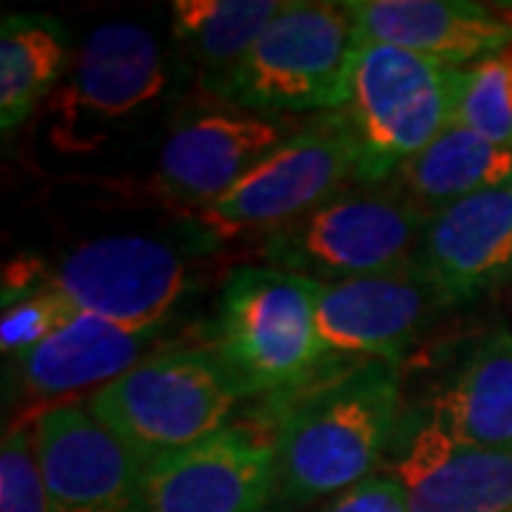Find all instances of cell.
I'll use <instances>...</instances> for the list:
<instances>
[{"mask_svg": "<svg viewBox=\"0 0 512 512\" xmlns=\"http://www.w3.org/2000/svg\"><path fill=\"white\" fill-rule=\"evenodd\" d=\"M265 419L274 427V510L330 501L387 461L399 433V365L356 359L313 370L305 382L274 393Z\"/></svg>", "mask_w": 512, "mask_h": 512, "instance_id": "1", "label": "cell"}, {"mask_svg": "<svg viewBox=\"0 0 512 512\" xmlns=\"http://www.w3.org/2000/svg\"><path fill=\"white\" fill-rule=\"evenodd\" d=\"M242 399V387L217 350L168 348L86 396V407L151 467L217 436Z\"/></svg>", "mask_w": 512, "mask_h": 512, "instance_id": "2", "label": "cell"}, {"mask_svg": "<svg viewBox=\"0 0 512 512\" xmlns=\"http://www.w3.org/2000/svg\"><path fill=\"white\" fill-rule=\"evenodd\" d=\"M359 46L348 3L285 0L217 100L262 117L345 109Z\"/></svg>", "mask_w": 512, "mask_h": 512, "instance_id": "3", "label": "cell"}, {"mask_svg": "<svg viewBox=\"0 0 512 512\" xmlns=\"http://www.w3.org/2000/svg\"><path fill=\"white\" fill-rule=\"evenodd\" d=\"M43 285L77 316H97L123 328H163L191 288L188 256L163 237L114 234L83 242L55 265L12 262L3 291Z\"/></svg>", "mask_w": 512, "mask_h": 512, "instance_id": "4", "label": "cell"}, {"mask_svg": "<svg viewBox=\"0 0 512 512\" xmlns=\"http://www.w3.org/2000/svg\"><path fill=\"white\" fill-rule=\"evenodd\" d=\"M316 291L319 285L271 265H239L225 279L211 348L245 399L282 393L322 365Z\"/></svg>", "mask_w": 512, "mask_h": 512, "instance_id": "5", "label": "cell"}, {"mask_svg": "<svg viewBox=\"0 0 512 512\" xmlns=\"http://www.w3.org/2000/svg\"><path fill=\"white\" fill-rule=\"evenodd\" d=\"M427 220L387 183L350 185L305 217L265 234L259 256L262 265L322 288L410 262Z\"/></svg>", "mask_w": 512, "mask_h": 512, "instance_id": "6", "label": "cell"}, {"mask_svg": "<svg viewBox=\"0 0 512 512\" xmlns=\"http://www.w3.org/2000/svg\"><path fill=\"white\" fill-rule=\"evenodd\" d=\"M453 69L384 43H362L350 74L348 120L359 185H384L450 123Z\"/></svg>", "mask_w": 512, "mask_h": 512, "instance_id": "7", "label": "cell"}, {"mask_svg": "<svg viewBox=\"0 0 512 512\" xmlns=\"http://www.w3.org/2000/svg\"><path fill=\"white\" fill-rule=\"evenodd\" d=\"M350 185H359L356 148L339 109L296 128L225 197L197 211V222L211 239L271 234Z\"/></svg>", "mask_w": 512, "mask_h": 512, "instance_id": "8", "label": "cell"}, {"mask_svg": "<svg viewBox=\"0 0 512 512\" xmlns=\"http://www.w3.org/2000/svg\"><path fill=\"white\" fill-rule=\"evenodd\" d=\"M274 495V427L256 416L154 461L143 512H268Z\"/></svg>", "mask_w": 512, "mask_h": 512, "instance_id": "9", "label": "cell"}, {"mask_svg": "<svg viewBox=\"0 0 512 512\" xmlns=\"http://www.w3.org/2000/svg\"><path fill=\"white\" fill-rule=\"evenodd\" d=\"M32 413L49 510L143 512L148 467L86 404H43Z\"/></svg>", "mask_w": 512, "mask_h": 512, "instance_id": "10", "label": "cell"}, {"mask_svg": "<svg viewBox=\"0 0 512 512\" xmlns=\"http://www.w3.org/2000/svg\"><path fill=\"white\" fill-rule=\"evenodd\" d=\"M447 308L453 305L410 259L393 271L322 285L316 330L325 356L399 365L421 330Z\"/></svg>", "mask_w": 512, "mask_h": 512, "instance_id": "11", "label": "cell"}, {"mask_svg": "<svg viewBox=\"0 0 512 512\" xmlns=\"http://www.w3.org/2000/svg\"><path fill=\"white\" fill-rule=\"evenodd\" d=\"M165 86L168 63L157 35L128 20L103 23L80 46L57 97L60 134L74 146H83L86 134L100 140L103 128L148 109Z\"/></svg>", "mask_w": 512, "mask_h": 512, "instance_id": "12", "label": "cell"}, {"mask_svg": "<svg viewBox=\"0 0 512 512\" xmlns=\"http://www.w3.org/2000/svg\"><path fill=\"white\" fill-rule=\"evenodd\" d=\"M293 134L291 123L254 111H200L168 134L157 157L154 185L168 202L202 211Z\"/></svg>", "mask_w": 512, "mask_h": 512, "instance_id": "13", "label": "cell"}, {"mask_svg": "<svg viewBox=\"0 0 512 512\" xmlns=\"http://www.w3.org/2000/svg\"><path fill=\"white\" fill-rule=\"evenodd\" d=\"M390 450L407 512H512V456L461 444L427 413L402 421Z\"/></svg>", "mask_w": 512, "mask_h": 512, "instance_id": "14", "label": "cell"}, {"mask_svg": "<svg viewBox=\"0 0 512 512\" xmlns=\"http://www.w3.org/2000/svg\"><path fill=\"white\" fill-rule=\"evenodd\" d=\"M362 43H384L447 69L512 49V15L470 0H345Z\"/></svg>", "mask_w": 512, "mask_h": 512, "instance_id": "15", "label": "cell"}, {"mask_svg": "<svg viewBox=\"0 0 512 512\" xmlns=\"http://www.w3.org/2000/svg\"><path fill=\"white\" fill-rule=\"evenodd\" d=\"M413 265L450 305L470 302L512 279V185L473 194L433 214Z\"/></svg>", "mask_w": 512, "mask_h": 512, "instance_id": "16", "label": "cell"}, {"mask_svg": "<svg viewBox=\"0 0 512 512\" xmlns=\"http://www.w3.org/2000/svg\"><path fill=\"white\" fill-rule=\"evenodd\" d=\"M163 328H123L97 316H74L63 330L26 353L20 379L40 399H72L77 393H97L117 382L131 367L154 356Z\"/></svg>", "mask_w": 512, "mask_h": 512, "instance_id": "17", "label": "cell"}, {"mask_svg": "<svg viewBox=\"0 0 512 512\" xmlns=\"http://www.w3.org/2000/svg\"><path fill=\"white\" fill-rule=\"evenodd\" d=\"M427 416L453 439L512 456V330L490 328L433 396Z\"/></svg>", "mask_w": 512, "mask_h": 512, "instance_id": "18", "label": "cell"}, {"mask_svg": "<svg viewBox=\"0 0 512 512\" xmlns=\"http://www.w3.org/2000/svg\"><path fill=\"white\" fill-rule=\"evenodd\" d=\"M282 0H174L171 35L200 89L220 97L256 40L279 15Z\"/></svg>", "mask_w": 512, "mask_h": 512, "instance_id": "19", "label": "cell"}, {"mask_svg": "<svg viewBox=\"0 0 512 512\" xmlns=\"http://www.w3.org/2000/svg\"><path fill=\"white\" fill-rule=\"evenodd\" d=\"M512 183V148L484 140L470 128L447 123L430 146L393 174L390 188L433 217L473 194Z\"/></svg>", "mask_w": 512, "mask_h": 512, "instance_id": "20", "label": "cell"}, {"mask_svg": "<svg viewBox=\"0 0 512 512\" xmlns=\"http://www.w3.org/2000/svg\"><path fill=\"white\" fill-rule=\"evenodd\" d=\"M69 29L40 12H12L0 23V131L9 140L52 94L69 63Z\"/></svg>", "mask_w": 512, "mask_h": 512, "instance_id": "21", "label": "cell"}, {"mask_svg": "<svg viewBox=\"0 0 512 512\" xmlns=\"http://www.w3.org/2000/svg\"><path fill=\"white\" fill-rule=\"evenodd\" d=\"M504 55L470 69H453L450 123L476 131L495 146L512 148V83Z\"/></svg>", "mask_w": 512, "mask_h": 512, "instance_id": "22", "label": "cell"}, {"mask_svg": "<svg viewBox=\"0 0 512 512\" xmlns=\"http://www.w3.org/2000/svg\"><path fill=\"white\" fill-rule=\"evenodd\" d=\"M74 316L77 313L66 305V299L43 285L3 291V319H0L3 356L23 359L46 339H52L57 330L66 328Z\"/></svg>", "mask_w": 512, "mask_h": 512, "instance_id": "23", "label": "cell"}, {"mask_svg": "<svg viewBox=\"0 0 512 512\" xmlns=\"http://www.w3.org/2000/svg\"><path fill=\"white\" fill-rule=\"evenodd\" d=\"M0 512H52L40 467L35 413L18 419L0 447Z\"/></svg>", "mask_w": 512, "mask_h": 512, "instance_id": "24", "label": "cell"}, {"mask_svg": "<svg viewBox=\"0 0 512 512\" xmlns=\"http://www.w3.org/2000/svg\"><path fill=\"white\" fill-rule=\"evenodd\" d=\"M316 512H407L402 484L390 473H373L356 487L325 501Z\"/></svg>", "mask_w": 512, "mask_h": 512, "instance_id": "25", "label": "cell"}, {"mask_svg": "<svg viewBox=\"0 0 512 512\" xmlns=\"http://www.w3.org/2000/svg\"><path fill=\"white\" fill-rule=\"evenodd\" d=\"M268 512H285V510H274V507H271V510H268Z\"/></svg>", "mask_w": 512, "mask_h": 512, "instance_id": "26", "label": "cell"}, {"mask_svg": "<svg viewBox=\"0 0 512 512\" xmlns=\"http://www.w3.org/2000/svg\"><path fill=\"white\" fill-rule=\"evenodd\" d=\"M510 185H512V183H510Z\"/></svg>", "mask_w": 512, "mask_h": 512, "instance_id": "27", "label": "cell"}]
</instances>
